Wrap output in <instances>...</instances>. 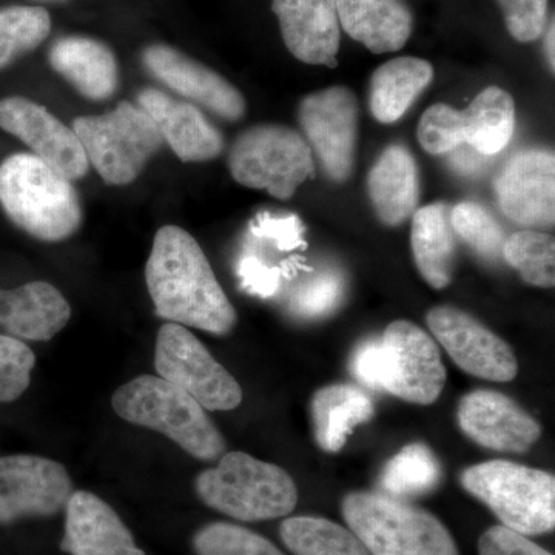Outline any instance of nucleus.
I'll return each instance as SVG.
<instances>
[{
	"label": "nucleus",
	"instance_id": "f257e3e1",
	"mask_svg": "<svg viewBox=\"0 0 555 555\" xmlns=\"http://www.w3.org/2000/svg\"><path fill=\"white\" fill-rule=\"evenodd\" d=\"M145 283L156 315L169 323L214 335H229L238 323L198 241L178 225L156 232Z\"/></svg>",
	"mask_w": 555,
	"mask_h": 555
},
{
	"label": "nucleus",
	"instance_id": "f03ea898",
	"mask_svg": "<svg viewBox=\"0 0 555 555\" xmlns=\"http://www.w3.org/2000/svg\"><path fill=\"white\" fill-rule=\"evenodd\" d=\"M0 207L16 228L46 243L68 240L82 224L73 181L31 153H14L0 163Z\"/></svg>",
	"mask_w": 555,
	"mask_h": 555
},
{
	"label": "nucleus",
	"instance_id": "7ed1b4c3",
	"mask_svg": "<svg viewBox=\"0 0 555 555\" xmlns=\"http://www.w3.org/2000/svg\"><path fill=\"white\" fill-rule=\"evenodd\" d=\"M113 411L134 426L147 427L201 462L225 454V440L206 409L178 386L155 375H139L116 389Z\"/></svg>",
	"mask_w": 555,
	"mask_h": 555
},
{
	"label": "nucleus",
	"instance_id": "20e7f679",
	"mask_svg": "<svg viewBox=\"0 0 555 555\" xmlns=\"http://www.w3.org/2000/svg\"><path fill=\"white\" fill-rule=\"evenodd\" d=\"M201 502L240 521L286 517L298 503V488L283 467L246 452H228L218 466L195 480Z\"/></svg>",
	"mask_w": 555,
	"mask_h": 555
},
{
	"label": "nucleus",
	"instance_id": "39448f33",
	"mask_svg": "<svg viewBox=\"0 0 555 555\" xmlns=\"http://www.w3.org/2000/svg\"><path fill=\"white\" fill-rule=\"evenodd\" d=\"M350 531L371 555H460L447 526L422 507L382 492H350L341 503Z\"/></svg>",
	"mask_w": 555,
	"mask_h": 555
},
{
	"label": "nucleus",
	"instance_id": "423d86ee",
	"mask_svg": "<svg viewBox=\"0 0 555 555\" xmlns=\"http://www.w3.org/2000/svg\"><path fill=\"white\" fill-rule=\"evenodd\" d=\"M460 481L506 528L524 535H542L554 531L553 474L507 460H491L467 467Z\"/></svg>",
	"mask_w": 555,
	"mask_h": 555
},
{
	"label": "nucleus",
	"instance_id": "0eeeda50",
	"mask_svg": "<svg viewBox=\"0 0 555 555\" xmlns=\"http://www.w3.org/2000/svg\"><path fill=\"white\" fill-rule=\"evenodd\" d=\"M72 129L89 164L108 185L131 184L164 145L153 119L129 101L104 115L80 116Z\"/></svg>",
	"mask_w": 555,
	"mask_h": 555
},
{
	"label": "nucleus",
	"instance_id": "6e6552de",
	"mask_svg": "<svg viewBox=\"0 0 555 555\" xmlns=\"http://www.w3.org/2000/svg\"><path fill=\"white\" fill-rule=\"evenodd\" d=\"M229 169L238 184L291 199L299 185L315 179L312 149L298 131L276 124L250 127L236 138Z\"/></svg>",
	"mask_w": 555,
	"mask_h": 555
},
{
	"label": "nucleus",
	"instance_id": "1a4fd4ad",
	"mask_svg": "<svg viewBox=\"0 0 555 555\" xmlns=\"http://www.w3.org/2000/svg\"><path fill=\"white\" fill-rule=\"evenodd\" d=\"M158 377L188 392L206 411H233L243 403V389L195 334L181 324L159 328L155 346Z\"/></svg>",
	"mask_w": 555,
	"mask_h": 555
},
{
	"label": "nucleus",
	"instance_id": "9d476101",
	"mask_svg": "<svg viewBox=\"0 0 555 555\" xmlns=\"http://www.w3.org/2000/svg\"><path fill=\"white\" fill-rule=\"evenodd\" d=\"M299 126L332 181L346 182L353 171L360 107L347 87L309 94L299 104Z\"/></svg>",
	"mask_w": 555,
	"mask_h": 555
},
{
	"label": "nucleus",
	"instance_id": "9b49d317",
	"mask_svg": "<svg viewBox=\"0 0 555 555\" xmlns=\"http://www.w3.org/2000/svg\"><path fill=\"white\" fill-rule=\"evenodd\" d=\"M386 356L385 392L408 403H436L447 385V367L430 335L408 320L386 327L382 338Z\"/></svg>",
	"mask_w": 555,
	"mask_h": 555
},
{
	"label": "nucleus",
	"instance_id": "f8f14e48",
	"mask_svg": "<svg viewBox=\"0 0 555 555\" xmlns=\"http://www.w3.org/2000/svg\"><path fill=\"white\" fill-rule=\"evenodd\" d=\"M68 470L38 455L0 456V525L25 517H51L73 494Z\"/></svg>",
	"mask_w": 555,
	"mask_h": 555
},
{
	"label": "nucleus",
	"instance_id": "ddd939ff",
	"mask_svg": "<svg viewBox=\"0 0 555 555\" xmlns=\"http://www.w3.org/2000/svg\"><path fill=\"white\" fill-rule=\"evenodd\" d=\"M426 323L466 374L499 383L517 377V358L511 346L469 313L452 306H437L427 312Z\"/></svg>",
	"mask_w": 555,
	"mask_h": 555
},
{
	"label": "nucleus",
	"instance_id": "4468645a",
	"mask_svg": "<svg viewBox=\"0 0 555 555\" xmlns=\"http://www.w3.org/2000/svg\"><path fill=\"white\" fill-rule=\"evenodd\" d=\"M0 129L20 138L31 155L69 181H78L89 171L78 134L38 102L22 96L0 101Z\"/></svg>",
	"mask_w": 555,
	"mask_h": 555
},
{
	"label": "nucleus",
	"instance_id": "2eb2a0df",
	"mask_svg": "<svg viewBox=\"0 0 555 555\" xmlns=\"http://www.w3.org/2000/svg\"><path fill=\"white\" fill-rule=\"evenodd\" d=\"M496 203L514 224L553 229L555 158L547 150H524L509 159L495 181Z\"/></svg>",
	"mask_w": 555,
	"mask_h": 555
},
{
	"label": "nucleus",
	"instance_id": "dca6fc26",
	"mask_svg": "<svg viewBox=\"0 0 555 555\" xmlns=\"http://www.w3.org/2000/svg\"><path fill=\"white\" fill-rule=\"evenodd\" d=\"M142 64L160 83L221 119L235 122L246 115V101L238 89L215 69L167 43L149 46L142 51Z\"/></svg>",
	"mask_w": 555,
	"mask_h": 555
},
{
	"label": "nucleus",
	"instance_id": "f3484780",
	"mask_svg": "<svg viewBox=\"0 0 555 555\" xmlns=\"http://www.w3.org/2000/svg\"><path fill=\"white\" fill-rule=\"evenodd\" d=\"M456 418L466 437L496 452L524 454L542 437L539 422L496 390L467 393L460 400Z\"/></svg>",
	"mask_w": 555,
	"mask_h": 555
},
{
	"label": "nucleus",
	"instance_id": "a211bd4d",
	"mask_svg": "<svg viewBox=\"0 0 555 555\" xmlns=\"http://www.w3.org/2000/svg\"><path fill=\"white\" fill-rule=\"evenodd\" d=\"M137 102L155 122L164 144L182 163H206L218 158L224 150L221 131L192 102L178 100L155 87L139 91Z\"/></svg>",
	"mask_w": 555,
	"mask_h": 555
},
{
	"label": "nucleus",
	"instance_id": "6ab92c4d",
	"mask_svg": "<svg viewBox=\"0 0 555 555\" xmlns=\"http://www.w3.org/2000/svg\"><path fill=\"white\" fill-rule=\"evenodd\" d=\"M287 50L309 65L335 68L341 33L337 0H273Z\"/></svg>",
	"mask_w": 555,
	"mask_h": 555
},
{
	"label": "nucleus",
	"instance_id": "aec40b11",
	"mask_svg": "<svg viewBox=\"0 0 555 555\" xmlns=\"http://www.w3.org/2000/svg\"><path fill=\"white\" fill-rule=\"evenodd\" d=\"M61 550L69 555H145L115 509L89 491L68 499Z\"/></svg>",
	"mask_w": 555,
	"mask_h": 555
},
{
	"label": "nucleus",
	"instance_id": "412c9836",
	"mask_svg": "<svg viewBox=\"0 0 555 555\" xmlns=\"http://www.w3.org/2000/svg\"><path fill=\"white\" fill-rule=\"evenodd\" d=\"M72 308L60 288L47 281L0 288V327L10 337L50 341L67 326Z\"/></svg>",
	"mask_w": 555,
	"mask_h": 555
},
{
	"label": "nucleus",
	"instance_id": "4be33fe9",
	"mask_svg": "<svg viewBox=\"0 0 555 555\" xmlns=\"http://www.w3.org/2000/svg\"><path fill=\"white\" fill-rule=\"evenodd\" d=\"M49 62L86 100L105 101L118 90V61L101 40L65 36L51 46Z\"/></svg>",
	"mask_w": 555,
	"mask_h": 555
},
{
	"label": "nucleus",
	"instance_id": "5701e85b",
	"mask_svg": "<svg viewBox=\"0 0 555 555\" xmlns=\"http://www.w3.org/2000/svg\"><path fill=\"white\" fill-rule=\"evenodd\" d=\"M339 25L374 54L406 46L414 16L406 0H337Z\"/></svg>",
	"mask_w": 555,
	"mask_h": 555
},
{
	"label": "nucleus",
	"instance_id": "b1692460",
	"mask_svg": "<svg viewBox=\"0 0 555 555\" xmlns=\"http://www.w3.org/2000/svg\"><path fill=\"white\" fill-rule=\"evenodd\" d=\"M367 193L379 221L397 228L415 214L420 201L418 166L404 145H390L369 171Z\"/></svg>",
	"mask_w": 555,
	"mask_h": 555
},
{
	"label": "nucleus",
	"instance_id": "393cba45",
	"mask_svg": "<svg viewBox=\"0 0 555 555\" xmlns=\"http://www.w3.org/2000/svg\"><path fill=\"white\" fill-rule=\"evenodd\" d=\"M310 414L318 447L335 454L357 426L374 418L375 404L360 387L331 385L313 393Z\"/></svg>",
	"mask_w": 555,
	"mask_h": 555
},
{
	"label": "nucleus",
	"instance_id": "a878e982",
	"mask_svg": "<svg viewBox=\"0 0 555 555\" xmlns=\"http://www.w3.org/2000/svg\"><path fill=\"white\" fill-rule=\"evenodd\" d=\"M451 207L433 203L412 215L411 246L416 269L430 287L444 288L452 280L455 238Z\"/></svg>",
	"mask_w": 555,
	"mask_h": 555
},
{
	"label": "nucleus",
	"instance_id": "bb28decb",
	"mask_svg": "<svg viewBox=\"0 0 555 555\" xmlns=\"http://www.w3.org/2000/svg\"><path fill=\"white\" fill-rule=\"evenodd\" d=\"M433 79V65L420 57L404 56L386 62L372 75L369 89L372 115L382 124L397 122Z\"/></svg>",
	"mask_w": 555,
	"mask_h": 555
},
{
	"label": "nucleus",
	"instance_id": "cd10ccee",
	"mask_svg": "<svg viewBox=\"0 0 555 555\" xmlns=\"http://www.w3.org/2000/svg\"><path fill=\"white\" fill-rule=\"evenodd\" d=\"M465 144L494 156L509 144L516 130V104L507 91L488 87L462 112Z\"/></svg>",
	"mask_w": 555,
	"mask_h": 555
},
{
	"label": "nucleus",
	"instance_id": "c85d7f7f",
	"mask_svg": "<svg viewBox=\"0 0 555 555\" xmlns=\"http://www.w3.org/2000/svg\"><path fill=\"white\" fill-rule=\"evenodd\" d=\"M280 535L294 555H371L350 529L327 518H286L280 526Z\"/></svg>",
	"mask_w": 555,
	"mask_h": 555
},
{
	"label": "nucleus",
	"instance_id": "c756f323",
	"mask_svg": "<svg viewBox=\"0 0 555 555\" xmlns=\"http://www.w3.org/2000/svg\"><path fill=\"white\" fill-rule=\"evenodd\" d=\"M440 462L426 444L411 443L393 455L379 476V486L386 495L408 499L427 494L440 485Z\"/></svg>",
	"mask_w": 555,
	"mask_h": 555
},
{
	"label": "nucleus",
	"instance_id": "7c9ffc66",
	"mask_svg": "<svg viewBox=\"0 0 555 555\" xmlns=\"http://www.w3.org/2000/svg\"><path fill=\"white\" fill-rule=\"evenodd\" d=\"M51 17L42 7L10 5L0 9V69L38 49L49 38Z\"/></svg>",
	"mask_w": 555,
	"mask_h": 555
},
{
	"label": "nucleus",
	"instance_id": "2f4dec72",
	"mask_svg": "<svg viewBox=\"0 0 555 555\" xmlns=\"http://www.w3.org/2000/svg\"><path fill=\"white\" fill-rule=\"evenodd\" d=\"M503 259L520 273L525 283L550 288L555 284V241L553 235L524 230L514 233L503 247Z\"/></svg>",
	"mask_w": 555,
	"mask_h": 555
},
{
	"label": "nucleus",
	"instance_id": "473e14b6",
	"mask_svg": "<svg viewBox=\"0 0 555 555\" xmlns=\"http://www.w3.org/2000/svg\"><path fill=\"white\" fill-rule=\"evenodd\" d=\"M451 225L478 257L488 261L503 258L506 235L495 218L476 203H460L451 208Z\"/></svg>",
	"mask_w": 555,
	"mask_h": 555
},
{
	"label": "nucleus",
	"instance_id": "72a5a7b5",
	"mask_svg": "<svg viewBox=\"0 0 555 555\" xmlns=\"http://www.w3.org/2000/svg\"><path fill=\"white\" fill-rule=\"evenodd\" d=\"M196 555H284L266 537L243 526L210 524L193 537Z\"/></svg>",
	"mask_w": 555,
	"mask_h": 555
},
{
	"label": "nucleus",
	"instance_id": "f704fd0d",
	"mask_svg": "<svg viewBox=\"0 0 555 555\" xmlns=\"http://www.w3.org/2000/svg\"><path fill=\"white\" fill-rule=\"evenodd\" d=\"M345 280L337 270H323L295 291L291 299L292 313L306 320H317L334 313L345 298Z\"/></svg>",
	"mask_w": 555,
	"mask_h": 555
},
{
	"label": "nucleus",
	"instance_id": "c9c22d12",
	"mask_svg": "<svg viewBox=\"0 0 555 555\" xmlns=\"http://www.w3.org/2000/svg\"><path fill=\"white\" fill-rule=\"evenodd\" d=\"M416 138L430 155L454 152L465 144L462 112L448 104L433 105L423 113Z\"/></svg>",
	"mask_w": 555,
	"mask_h": 555
},
{
	"label": "nucleus",
	"instance_id": "e433bc0d",
	"mask_svg": "<svg viewBox=\"0 0 555 555\" xmlns=\"http://www.w3.org/2000/svg\"><path fill=\"white\" fill-rule=\"evenodd\" d=\"M36 356L22 339L0 335V404L11 403L30 387Z\"/></svg>",
	"mask_w": 555,
	"mask_h": 555
},
{
	"label": "nucleus",
	"instance_id": "4c0bfd02",
	"mask_svg": "<svg viewBox=\"0 0 555 555\" xmlns=\"http://www.w3.org/2000/svg\"><path fill=\"white\" fill-rule=\"evenodd\" d=\"M507 31L518 42H532L547 24V0H499Z\"/></svg>",
	"mask_w": 555,
	"mask_h": 555
},
{
	"label": "nucleus",
	"instance_id": "58836bf2",
	"mask_svg": "<svg viewBox=\"0 0 555 555\" xmlns=\"http://www.w3.org/2000/svg\"><path fill=\"white\" fill-rule=\"evenodd\" d=\"M350 374L367 389L385 392L386 356L382 338H369L353 350Z\"/></svg>",
	"mask_w": 555,
	"mask_h": 555
},
{
	"label": "nucleus",
	"instance_id": "ea45409f",
	"mask_svg": "<svg viewBox=\"0 0 555 555\" xmlns=\"http://www.w3.org/2000/svg\"><path fill=\"white\" fill-rule=\"evenodd\" d=\"M480 555H553L528 537L503 525L492 526L478 540Z\"/></svg>",
	"mask_w": 555,
	"mask_h": 555
},
{
	"label": "nucleus",
	"instance_id": "a19ab883",
	"mask_svg": "<svg viewBox=\"0 0 555 555\" xmlns=\"http://www.w3.org/2000/svg\"><path fill=\"white\" fill-rule=\"evenodd\" d=\"M258 233L275 241L281 250L305 247V240H302L305 228L297 217L273 219L266 215L259 219Z\"/></svg>",
	"mask_w": 555,
	"mask_h": 555
},
{
	"label": "nucleus",
	"instance_id": "79ce46f5",
	"mask_svg": "<svg viewBox=\"0 0 555 555\" xmlns=\"http://www.w3.org/2000/svg\"><path fill=\"white\" fill-rule=\"evenodd\" d=\"M240 276L243 278L244 287L259 297H272L280 287V270L266 268L255 257L241 261Z\"/></svg>",
	"mask_w": 555,
	"mask_h": 555
},
{
	"label": "nucleus",
	"instance_id": "37998d69",
	"mask_svg": "<svg viewBox=\"0 0 555 555\" xmlns=\"http://www.w3.org/2000/svg\"><path fill=\"white\" fill-rule=\"evenodd\" d=\"M555 24L554 21H551L550 27H547L546 36H545V51H546V60L547 65H550L551 72L554 73L555 69V50H554V39H555Z\"/></svg>",
	"mask_w": 555,
	"mask_h": 555
},
{
	"label": "nucleus",
	"instance_id": "c03bdc74",
	"mask_svg": "<svg viewBox=\"0 0 555 555\" xmlns=\"http://www.w3.org/2000/svg\"><path fill=\"white\" fill-rule=\"evenodd\" d=\"M47 2H65V0H47Z\"/></svg>",
	"mask_w": 555,
	"mask_h": 555
}]
</instances>
